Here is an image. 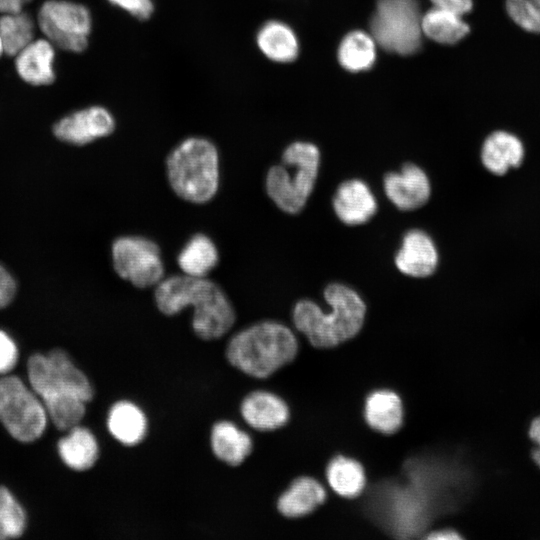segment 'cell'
<instances>
[{"label":"cell","instance_id":"cell-1","mask_svg":"<svg viewBox=\"0 0 540 540\" xmlns=\"http://www.w3.org/2000/svg\"><path fill=\"white\" fill-rule=\"evenodd\" d=\"M27 377L57 429L68 431L80 424L86 404L94 397V389L64 350L53 349L47 354L30 356Z\"/></svg>","mask_w":540,"mask_h":540},{"label":"cell","instance_id":"cell-2","mask_svg":"<svg viewBox=\"0 0 540 540\" xmlns=\"http://www.w3.org/2000/svg\"><path fill=\"white\" fill-rule=\"evenodd\" d=\"M155 302L161 313L173 316L193 307L192 328L202 340H216L233 327L235 310L224 291L206 277L173 275L155 288Z\"/></svg>","mask_w":540,"mask_h":540},{"label":"cell","instance_id":"cell-3","mask_svg":"<svg viewBox=\"0 0 540 540\" xmlns=\"http://www.w3.org/2000/svg\"><path fill=\"white\" fill-rule=\"evenodd\" d=\"M330 306L325 312L314 301L304 299L296 303L293 323L317 348H331L354 337L362 328L366 305L350 287L332 283L324 290Z\"/></svg>","mask_w":540,"mask_h":540},{"label":"cell","instance_id":"cell-4","mask_svg":"<svg viewBox=\"0 0 540 540\" xmlns=\"http://www.w3.org/2000/svg\"><path fill=\"white\" fill-rule=\"evenodd\" d=\"M298 352L292 330L275 320H263L235 333L228 341L225 357L243 374L266 379L291 363Z\"/></svg>","mask_w":540,"mask_h":540},{"label":"cell","instance_id":"cell-5","mask_svg":"<svg viewBox=\"0 0 540 540\" xmlns=\"http://www.w3.org/2000/svg\"><path fill=\"white\" fill-rule=\"evenodd\" d=\"M166 168L171 188L188 202H208L217 192L219 154L207 138L193 136L182 140L169 153Z\"/></svg>","mask_w":540,"mask_h":540},{"label":"cell","instance_id":"cell-6","mask_svg":"<svg viewBox=\"0 0 540 540\" xmlns=\"http://www.w3.org/2000/svg\"><path fill=\"white\" fill-rule=\"evenodd\" d=\"M320 163L318 148L309 142L291 143L283 152L282 163L272 166L266 175V191L282 211L300 212L316 182Z\"/></svg>","mask_w":540,"mask_h":540},{"label":"cell","instance_id":"cell-7","mask_svg":"<svg viewBox=\"0 0 540 540\" xmlns=\"http://www.w3.org/2000/svg\"><path fill=\"white\" fill-rule=\"evenodd\" d=\"M46 409L30 386L16 375L0 377V422L15 440L30 443L47 427Z\"/></svg>","mask_w":540,"mask_h":540},{"label":"cell","instance_id":"cell-8","mask_svg":"<svg viewBox=\"0 0 540 540\" xmlns=\"http://www.w3.org/2000/svg\"><path fill=\"white\" fill-rule=\"evenodd\" d=\"M421 18L416 0H378L370 20L372 37L388 52L413 54L421 46Z\"/></svg>","mask_w":540,"mask_h":540},{"label":"cell","instance_id":"cell-9","mask_svg":"<svg viewBox=\"0 0 540 540\" xmlns=\"http://www.w3.org/2000/svg\"><path fill=\"white\" fill-rule=\"evenodd\" d=\"M37 25L55 47L83 52L89 42L92 17L88 8L67 0H47L39 8Z\"/></svg>","mask_w":540,"mask_h":540},{"label":"cell","instance_id":"cell-10","mask_svg":"<svg viewBox=\"0 0 540 540\" xmlns=\"http://www.w3.org/2000/svg\"><path fill=\"white\" fill-rule=\"evenodd\" d=\"M112 262L118 276L138 288L156 286L164 277L159 247L141 236H121L112 244Z\"/></svg>","mask_w":540,"mask_h":540},{"label":"cell","instance_id":"cell-11","mask_svg":"<svg viewBox=\"0 0 540 540\" xmlns=\"http://www.w3.org/2000/svg\"><path fill=\"white\" fill-rule=\"evenodd\" d=\"M115 129L112 113L103 106H90L70 113L58 120L53 133L61 141L85 145L110 135Z\"/></svg>","mask_w":540,"mask_h":540},{"label":"cell","instance_id":"cell-12","mask_svg":"<svg viewBox=\"0 0 540 540\" xmlns=\"http://www.w3.org/2000/svg\"><path fill=\"white\" fill-rule=\"evenodd\" d=\"M384 191L398 209L409 211L427 202L431 187L426 173L420 167L406 163L400 172L385 175Z\"/></svg>","mask_w":540,"mask_h":540},{"label":"cell","instance_id":"cell-13","mask_svg":"<svg viewBox=\"0 0 540 540\" xmlns=\"http://www.w3.org/2000/svg\"><path fill=\"white\" fill-rule=\"evenodd\" d=\"M244 422L259 432H271L285 426L290 417L287 403L277 394L266 390L248 393L240 404Z\"/></svg>","mask_w":540,"mask_h":540},{"label":"cell","instance_id":"cell-14","mask_svg":"<svg viewBox=\"0 0 540 540\" xmlns=\"http://www.w3.org/2000/svg\"><path fill=\"white\" fill-rule=\"evenodd\" d=\"M395 264L400 272L408 276L431 275L438 264V253L430 236L418 229L407 232L395 256Z\"/></svg>","mask_w":540,"mask_h":540},{"label":"cell","instance_id":"cell-15","mask_svg":"<svg viewBox=\"0 0 540 540\" xmlns=\"http://www.w3.org/2000/svg\"><path fill=\"white\" fill-rule=\"evenodd\" d=\"M14 57L16 72L24 82L47 86L55 81V46L48 39H34Z\"/></svg>","mask_w":540,"mask_h":540},{"label":"cell","instance_id":"cell-16","mask_svg":"<svg viewBox=\"0 0 540 540\" xmlns=\"http://www.w3.org/2000/svg\"><path fill=\"white\" fill-rule=\"evenodd\" d=\"M337 217L347 225L367 222L377 210L376 199L368 185L359 179L344 181L333 197Z\"/></svg>","mask_w":540,"mask_h":540},{"label":"cell","instance_id":"cell-17","mask_svg":"<svg viewBox=\"0 0 540 540\" xmlns=\"http://www.w3.org/2000/svg\"><path fill=\"white\" fill-rule=\"evenodd\" d=\"M210 447L213 455L231 467L240 466L253 451L250 435L235 423L222 420L210 431Z\"/></svg>","mask_w":540,"mask_h":540},{"label":"cell","instance_id":"cell-18","mask_svg":"<svg viewBox=\"0 0 540 540\" xmlns=\"http://www.w3.org/2000/svg\"><path fill=\"white\" fill-rule=\"evenodd\" d=\"M106 424L111 436L128 447L141 443L148 430L146 414L129 400H120L111 406Z\"/></svg>","mask_w":540,"mask_h":540},{"label":"cell","instance_id":"cell-19","mask_svg":"<svg viewBox=\"0 0 540 540\" xmlns=\"http://www.w3.org/2000/svg\"><path fill=\"white\" fill-rule=\"evenodd\" d=\"M325 499L324 487L316 479L302 476L280 495L276 507L286 518H299L313 512Z\"/></svg>","mask_w":540,"mask_h":540},{"label":"cell","instance_id":"cell-20","mask_svg":"<svg viewBox=\"0 0 540 540\" xmlns=\"http://www.w3.org/2000/svg\"><path fill=\"white\" fill-rule=\"evenodd\" d=\"M256 44L266 58L277 63L292 62L299 53L295 32L288 24L279 20H269L258 29Z\"/></svg>","mask_w":540,"mask_h":540},{"label":"cell","instance_id":"cell-21","mask_svg":"<svg viewBox=\"0 0 540 540\" xmlns=\"http://www.w3.org/2000/svg\"><path fill=\"white\" fill-rule=\"evenodd\" d=\"M523 157L522 142L515 135L506 131H496L490 134L481 149L483 165L495 175L505 174L510 167H519Z\"/></svg>","mask_w":540,"mask_h":540},{"label":"cell","instance_id":"cell-22","mask_svg":"<svg viewBox=\"0 0 540 540\" xmlns=\"http://www.w3.org/2000/svg\"><path fill=\"white\" fill-rule=\"evenodd\" d=\"M63 463L72 470L86 471L99 457V444L95 435L86 427L76 425L57 443Z\"/></svg>","mask_w":540,"mask_h":540},{"label":"cell","instance_id":"cell-23","mask_svg":"<svg viewBox=\"0 0 540 540\" xmlns=\"http://www.w3.org/2000/svg\"><path fill=\"white\" fill-rule=\"evenodd\" d=\"M364 416L372 429L392 434L400 428L403 421L401 399L391 390H376L366 399Z\"/></svg>","mask_w":540,"mask_h":540},{"label":"cell","instance_id":"cell-24","mask_svg":"<svg viewBox=\"0 0 540 540\" xmlns=\"http://www.w3.org/2000/svg\"><path fill=\"white\" fill-rule=\"evenodd\" d=\"M177 262L183 274L206 277L217 265L218 251L210 237L196 234L182 248Z\"/></svg>","mask_w":540,"mask_h":540},{"label":"cell","instance_id":"cell-25","mask_svg":"<svg viewBox=\"0 0 540 540\" xmlns=\"http://www.w3.org/2000/svg\"><path fill=\"white\" fill-rule=\"evenodd\" d=\"M326 476L332 490L345 498L357 497L366 484L362 465L346 456L332 459L328 464Z\"/></svg>","mask_w":540,"mask_h":540},{"label":"cell","instance_id":"cell-26","mask_svg":"<svg viewBox=\"0 0 540 540\" xmlns=\"http://www.w3.org/2000/svg\"><path fill=\"white\" fill-rule=\"evenodd\" d=\"M338 60L350 72L368 70L376 60V41L363 31H352L344 36L339 45Z\"/></svg>","mask_w":540,"mask_h":540},{"label":"cell","instance_id":"cell-27","mask_svg":"<svg viewBox=\"0 0 540 540\" xmlns=\"http://www.w3.org/2000/svg\"><path fill=\"white\" fill-rule=\"evenodd\" d=\"M422 33L440 44H455L469 33L462 16L433 7L421 18Z\"/></svg>","mask_w":540,"mask_h":540},{"label":"cell","instance_id":"cell-28","mask_svg":"<svg viewBox=\"0 0 540 540\" xmlns=\"http://www.w3.org/2000/svg\"><path fill=\"white\" fill-rule=\"evenodd\" d=\"M0 37L4 54L14 57L35 39V22L23 10L1 14Z\"/></svg>","mask_w":540,"mask_h":540},{"label":"cell","instance_id":"cell-29","mask_svg":"<svg viewBox=\"0 0 540 540\" xmlns=\"http://www.w3.org/2000/svg\"><path fill=\"white\" fill-rule=\"evenodd\" d=\"M26 528V513L12 492L0 486V540L20 537Z\"/></svg>","mask_w":540,"mask_h":540},{"label":"cell","instance_id":"cell-30","mask_svg":"<svg viewBox=\"0 0 540 540\" xmlns=\"http://www.w3.org/2000/svg\"><path fill=\"white\" fill-rule=\"evenodd\" d=\"M506 9L518 26L540 33V9L530 0H506Z\"/></svg>","mask_w":540,"mask_h":540},{"label":"cell","instance_id":"cell-31","mask_svg":"<svg viewBox=\"0 0 540 540\" xmlns=\"http://www.w3.org/2000/svg\"><path fill=\"white\" fill-rule=\"evenodd\" d=\"M19 358L18 347L13 338L0 330V375L10 373L17 365Z\"/></svg>","mask_w":540,"mask_h":540},{"label":"cell","instance_id":"cell-32","mask_svg":"<svg viewBox=\"0 0 540 540\" xmlns=\"http://www.w3.org/2000/svg\"><path fill=\"white\" fill-rule=\"evenodd\" d=\"M112 5L124 10L131 16L146 20L154 11L153 0H108Z\"/></svg>","mask_w":540,"mask_h":540},{"label":"cell","instance_id":"cell-33","mask_svg":"<svg viewBox=\"0 0 540 540\" xmlns=\"http://www.w3.org/2000/svg\"><path fill=\"white\" fill-rule=\"evenodd\" d=\"M17 284L12 274L0 264V309L8 306L14 299Z\"/></svg>","mask_w":540,"mask_h":540},{"label":"cell","instance_id":"cell-34","mask_svg":"<svg viewBox=\"0 0 540 540\" xmlns=\"http://www.w3.org/2000/svg\"><path fill=\"white\" fill-rule=\"evenodd\" d=\"M527 436L532 444L529 457L536 468L540 470V414L530 420L528 424Z\"/></svg>","mask_w":540,"mask_h":540},{"label":"cell","instance_id":"cell-35","mask_svg":"<svg viewBox=\"0 0 540 540\" xmlns=\"http://www.w3.org/2000/svg\"><path fill=\"white\" fill-rule=\"evenodd\" d=\"M434 7L463 16L473 6L472 0H430Z\"/></svg>","mask_w":540,"mask_h":540},{"label":"cell","instance_id":"cell-36","mask_svg":"<svg viewBox=\"0 0 540 540\" xmlns=\"http://www.w3.org/2000/svg\"><path fill=\"white\" fill-rule=\"evenodd\" d=\"M426 538L430 540H461L463 536L456 530L445 528L431 531Z\"/></svg>","mask_w":540,"mask_h":540},{"label":"cell","instance_id":"cell-37","mask_svg":"<svg viewBox=\"0 0 540 540\" xmlns=\"http://www.w3.org/2000/svg\"><path fill=\"white\" fill-rule=\"evenodd\" d=\"M31 0H0V14L22 11Z\"/></svg>","mask_w":540,"mask_h":540},{"label":"cell","instance_id":"cell-38","mask_svg":"<svg viewBox=\"0 0 540 540\" xmlns=\"http://www.w3.org/2000/svg\"><path fill=\"white\" fill-rule=\"evenodd\" d=\"M4 54V48H3V44H2V40H1V37H0V57Z\"/></svg>","mask_w":540,"mask_h":540},{"label":"cell","instance_id":"cell-39","mask_svg":"<svg viewBox=\"0 0 540 540\" xmlns=\"http://www.w3.org/2000/svg\"><path fill=\"white\" fill-rule=\"evenodd\" d=\"M530 1L534 3L540 9V0H530Z\"/></svg>","mask_w":540,"mask_h":540}]
</instances>
